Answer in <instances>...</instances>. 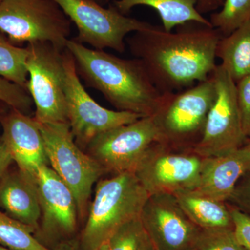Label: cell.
<instances>
[{"instance_id":"1","label":"cell","mask_w":250,"mask_h":250,"mask_svg":"<svg viewBox=\"0 0 250 250\" xmlns=\"http://www.w3.org/2000/svg\"><path fill=\"white\" fill-rule=\"evenodd\" d=\"M177 27L166 31L151 24L125 41L162 93L181 91L208 80L217 66V46L223 37L218 29L195 22Z\"/></svg>"},{"instance_id":"2","label":"cell","mask_w":250,"mask_h":250,"mask_svg":"<svg viewBox=\"0 0 250 250\" xmlns=\"http://www.w3.org/2000/svg\"><path fill=\"white\" fill-rule=\"evenodd\" d=\"M66 49L85 85L100 92L117 111L142 117L155 114L163 93L139 59L120 58L104 50L88 48L72 39L67 41Z\"/></svg>"},{"instance_id":"3","label":"cell","mask_w":250,"mask_h":250,"mask_svg":"<svg viewBox=\"0 0 250 250\" xmlns=\"http://www.w3.org/2000/svg\"><path fill=\"white\" fill-rule=\"evenodd\" d=\"M148 197L134 172L115 174L98 182L80 238L82 250L96 249L122 225L139 217Z\"/></svg>"},{"instance_id":"4","label":"cell","mask_w":250,"mask_h":250,"mask_svg":"<svg viewBox=\"0 0 250 250\" xmlns=\"http://www.w3.org/2000/svg\"><path fill=\"white\" fill-rule=\"evenodd\" d=\"M215 98L211 75L187 89L163 93L160 106L153 115L159 131V143L179 149H193L203 136Z\"/></svg>"},{"instance_id":"5","label":"cell","mask_w":250,"mask_h":250,"mask_svg":"<svg viewBox=\"0 0 250 250\" xmlns=\"http://www.w3.org/2000/svg\"><path fill=\"white\" fill-rule=\"evenodd\" d=\"M0 32L14 45L49 42L65 50L71 21L53 0H4Z\"/></svg>"},{"instance_id":"6","label":"cell","mask_w":250,"mask_h":250,"mask_svg":"<svg viewBox=\"0 0 250 250\" xmlns=\"http://www.w3.org/2000/svg\"><path fill=\"white\" fill-rule=\"evenodd\" d=\"M39 124L49 166L73 192L79 217L83 218L93 184L106 172L77 144L68 123Z\"/></svg>"},{"instance_id":"7","label":"cell","mask_w":250,"mask_h":250,"mask_svg":"<svg viewBox=\"0 0 250 250\" xmlns=\"http://www.w3.org/2000/svg\"><path fill=\"white\" fill-rule=\"evenodd\" d=\"M27 47V89L35 105L34 118L39 123H68L64 50L49 42H34Z\"/></svg>"},{"instance_id":"8","label":"cell","mask_w":250,"mask_h":250,"mask_svg":"<svg viewBox=\"0 0 250 250\" xmlns=\"http://www.w3.org/2000/svg\"><path fill=\"white\" fill-rule=\"evenodd\" d=\"M78 30L73 40L95 49L109 48L123 53L126 36L143 30L150 23L122 14L114 5L108 8L92 0H53Z\"/></svg>"},{"instance_id":"9","label":"cell","mask_w":250,"mask_h":250,"mask_svg":"<svg viewBox=\"0 0 250 250\" xmlns=\"http://www.w3.org/2000/svg\"><path fill=\"white\" fill-rule=\"evenodd\" d=\"M211 76L215 82V100L207 117L202 139L192 149L205 158L228 154L249 141L242 127L236 82L221 64L217 65Z\"/></svg>"},{"instance_id":"10","label":"cell","mask_w":250,"mask_h":250,"mask_svg":"<svg viewBox=\"0 0 250 250\" xmlns=\"http://www.w3.org/2000/svg\"><path fill=\"white\" fill-rule=\"evenodd\" d=\"M205 158L192 149L157 142L147 149L134 173L149 195L191 190L198 182Z\"/></svg>"},{"instance_id":"11","label":"cell","mask_w":250,"mask_h":250,"mask_svg":"<svg viewBox=\"0 0 250 250\" xmlns=\"http://www.w3.org/2000/svg\"><path fill=\"white\" fill-rule=\"evenodd\" d=\"M67 121L75 142L85 148L98 135L142 118L130 112L112 111L97 103L87 93L77 72L72 54L63 51Z\"/></svg>"},{"instance_id":"12","label":"cell","mask_w":250,"mask_h":250,"mask_svg":"<svg viewBox=\"0 0 250 250\" xmlns=\"http://www.w3.org/2000/svg\"><path fill=\"white\" fill-rule=\"evenodd\" d=\"M160 136L154 116L117 126L98 135L87 146V153L105 172H134L143 156Z\"/></svg>"},{"instance_id":"13","label":"cell","mask_w":250,"mask_h":250,"mask_svg":"<svg viewBox=\"0 0 250 250\" xmlns=\"http://www.w3.org/2000/svg\"><path fill=\"white\" fill-rule=\"evenodd\" d=\"M156 250H189L200 228L181 208L173 194L149 195L140 215Z\"/></svg>"},{"instance_id":"14","label":"cell","mask_w":250,"mask_h":250,"mask_svg":"<svg viewBox=\"0 0 250 250\" xmlns=\"http://www.w3.org/2000/svg\"><path fill=\"white\" fill-rule=\"evenodd\" d=\"M35 182L41 209V236L57 243L71 238L79 218L73 192L48 164L38 169Z\"/></svg>"},{"instance_id":"15","label":"cell","mask_w":250,"mask_h":250,"mask_svg":"<svg viewBox=\"0 0 250 250\" xmlns=\"http://www.w3.org/2000/svg\"><path fill=\"white\" fill-rule=\"evenodd\" d=\"M4 139L18 168L35 180L38 169L48 164L43 139L34 117L10 108L0 118Z\"/></svg>"},{"instance_id":"16","label":"cell","mask_w":250,"mask_h":250,"mask_svg":"<svg viewBox=\"0 0 250 250\" xmlns=\"http://www.w3.org/2000/svg\"><path fill=\"white\" fill-rule=\"evenodd\" d=\"M250 167V149L243 147L223 155L206 157L200 178L192 191L226 202L237 182Z\"/></svg>"},{"instance_id":"17","label":"cell","mask_w":250,"mask_h":250,"mask_svg":"<svg viewBox=\"0 0 250 250\" xmlns=\"http://www.w3.org/2000/svg\"><path fill=\"white\" fill-rule=\"evenodd\" d=\"M0 207L10 217L37 232L41 209L36 182L18 168L9 170L0 184Z\"/></svg>"},{"instance_id":"18","label":"cell","mask_w":250,"mask_h":250,"mask_svg":"<svg viewBox=\"0 0 250 250\" xmlns=\"http://www.w3.org/2000/svg\"><path fill=\"white\" fill-rule=\"evenodd\" d=\"M197 0H115L113 5L122 14L127 16L133 8L146 6L157 11L166 31L187 22H195L213 27L197 9Z\"/></svg>"},{"instance_id":"19","label":"cell","mask_w":250,"mask_h":250,"mask_svg":"<svg viewBox=\"0 0 250 250\" xmlns=\"http://www.w3.org/2000/svg\"><path fill=\"white\" fill-rule=\"evenodd\" d=\"M173 195L181 208L199 228H233L226 202L217 201L192 190H182Z\"/></svg>"},{"instance_id":"20","label":"cell","mask_w":250,"mask_h":250,"mask_svg":"<svg viewBox=\"0 0 250 250\" xmlns=\"http://www.w3.org/2000/svg\"><path fill=\"white\" fill-rule=\"evenodd\" d=\"M216 57L236 83L250 75V20L220 39Z\"/></svg>"},{"instance_id":"21","label":"cell","mask_w":250,"mask_h":250,"mask_svg":"<svg viewBox=\"0 0 250 250\" xmlns=\"http://www.w3.org/2000/svg\"><path fill=\"white\" fill-rule=\"evenodd\" d=\"M28 55L27 47L14 45L6 35L0 32V77L27 89Z\"/></svg>"},{"instance_id":"22","label":"cell","mask_w":250,"mask_h":250,"mask_svg":"<svg viewBox=\"0 0 250 250\" xmlns=\"http://www.w3.org/2000/svg\"><path fill=\"white\" fill-rule=\"evenodd\" d=\"M34 229L0 210V245L12 250H52L41 243Z\"/></svg>"},{"instance_id":"23","label":"cell","mask_w":250,"mask_h":250,"mask_svg":"<svg viewBox=\"0 0 250 250\" xmlns=\"http://www.w3.org/2000/svg\"><path fill=\"white\" fill-rule=\"evenodd\" d=\"M248 20L250 0H225L221 9L210 15L209 21L223 36H227Z\"/></svg>"},{"instance_id":"24","label":"cell","mask_w":250,"mask_h":250,"mask_svg":"<svg viewBox=\"0 0 250 250\" xmlns=\"http://www.w3.org/2000/svg\"><path fill=\"white\" fill-rule=\"evenodd\" d=\"M149 241L139 216L117 229L107 241L108 250H142Z\"/></svg>"},{"instance_id":"25","label":"cell","mask_w":250,"mask_h":250,"mask_svg":"<svg viewBox=\"0 0 250 250\" xmlns=\"http://www.w3.org/2000/svg\"><path fill=\"white\" fill-rule=\"evenodd\" d=\"M194 248L197 250H244L237 241L233 228L200 229Z\"/></svg>"},{"instance_id":"26","label":"cell","mask_w":250,"mask_h":250,"mask_svg":"<svg viewBox=\"0 0 250 250\" xmlns=\"http://www.w3.org/2000/svg\"><path fill=\"white\" fill-rule=\"evenodd\" d=\"M0 101L6 104L9 108L27 115L30 113L34 104L27 89L1 77H0Z\"/></svg>"},{"instance_id":"27","label":"cell","mask_w":250,"mask_h":250,"mask_svg":"<svg viewBox=\"0 0 250 250\" xmlns=\"http://www.w3.org/2000/svg\"><path fill=\"white\" fill-rule=\"evenodd\" d=\"M236 98L242 127L250 139V75L243 77L236 83Z\"/></svg>"},{"instance_id":"28","label":"cell","mask_w":250,"mask_h":250,"mask_svg":"<svg viewBox=\"0 0 250 250\" xmlns=\"http://www.w3.org/2000/svg\"><path fill=\"white\" fill-rule=\"evenodd\" d=\"M226 203L250 217V167L237 182L232 195Z\"/></svg>"},{"instance_id":"29","label":"cell","mask_w":250,"mask_h":250,"mask_svg":"<svg viewBox=\"0 0 250 250\" xmlns=\"http://www.w3.org/2000/svg\"><path fill=\"white\" fill-rule=\"evenodd\" d=\"M227 205L231 213L237 241L243 249L250 250V217L232 206Z\"/></svg>"},{"instance_id":"30","label":"cell","mask_w":250,"mask_h":250,"mask_svg":"<svg viewBox=\"0 0 250 250\" xmlns=\"http://www.w3.org/2000/svg\"><path fill=\"white\" fill-rule=\"evenodd\" d=\"M14 162L11 152H9L1 134H0V184L9 171L10 166Z\"/></svg>"},{"instance_id":"31","label":"cell","mask_w":250,"mask_h":250,"mask_svg":"<svg viewBox=\"0 0 250 250\" xmlns=\"http://www.w3.org/2000/svg\"><path fill=\"white\" fill-rule=\"evenodd\" d=\"M197 9L202 15L216 12L223 6L225 0H197Z\"/></svg>"},{"instance_id":"32","label":"cell","mask_w":250,"mask_h":250,"mask_svg":"<svg viewBox=\"0 0 250 250\" xmlns=\"http://www.w3.org/2000/svg\"><path fill=\"white\" fill-rule=\"evenodd\" d=\"M52 250H82L80 238H71L60 242Z\"/></svg>"},{"instance_id":"33","label":"cell","mask_w":250,"mask_h":250,"mask_svg":"<svg viewBox=\"0 0 250 250\" xmlns=\"http://www.w3.org/2000/svg\"><path fill=\"white\" fill-rule=\"evenodd\" d=\"M92 1H95V2L103 6H105L106 5H109L110 3V0H92Z\"/></svg>"},{"instance_id":"34","label":"cell","mask_w":250,"mask_h":250,"mask_svg":"<svg viewBox=\"0 0 250 250\" xmlns=\"http://www.w3.org/2000/svg\"><path fill=\"white\" fill-rule=\"evenodd\" d=\"M6 106H8L6 104L0 101V118H1V116L4 114L5 112H6V111H5V108H6Z\"/></svg>"},{"instance_id":"35","label":"cell","mask_w":250,"mask_h":250,"mask_svg":"<svg viewBox=\"0 0 250 250\" xmlns=\"http://www.w3.org/2000/svg\"><path fill=\"white\" fill-rule=\"evenodd\" d=\"M142 250H156L155 248H154V246H153L152 241H149L148 242L147 245L143 248Z\"/></svg>"},{"instance_id":"36","label":"cell","mask_w":250,"mask_h":250,"mask_svg":"<svg viewBox=\"0 0 250 250\" xmlns=\"http://www.w3.org/2000/svg\"><path fill=\"white\" fill-rule=\"evenodd\" d=\"M94 250H108V246L107 242L104 243V244L102 245L99 247V248H96V249Z\"/></svg>"},{"instance_id":"37","label":"cell","mask_w":250,"mask_h":250,"mask_svg":"<svg viewBox=\"0 0 250 250\" xmlns=\"http://www.w3.org/2000/svg\"><path fill=\"white\" fill-rule=\"evenodd\" d=\"M0 250H10L9 248H6V247L1 246V245H0Z\"/></svg>"},{"instance_id":"38","label":"cell","mask_w":250,"mask_h":250,"mask_svg":"<svg viewBox=\"0 0 250 250\" xmlns=\"http://www.w3.org/2000/svg\"><path fill=\"white\" fill-rule=\"evenodd\" d=\"M246 146H248V147L250 149V139H249V141L246 143Z\"/></svg>"},{"instance_id":"39","label":"cell","mask_w":250,"mask_h":250,"mask_svg":"<svg viewBox=\"0 0 250 250\" xmlns=\"http://www.w3.org/2000/svg\"><path fill=\"white\" fill-rule=\"evenodd\" d=\"M196 250V249H195V248H191V249H190V250Z\"/></svg>"},{"instance_id":"40","label":"cell","mask_w":250,"mask_h":250,"mask_svg":"<svg viewBox=\"0 0 250 250\" xmlns=\"http://www.w3.org/2000/svg\"><path fill=\"white\" fill-rule=\"evenodd\" d=\"M4 1V0H0V4H1L2 1Z\"/></svg>"}]
</instances>
